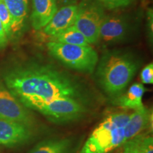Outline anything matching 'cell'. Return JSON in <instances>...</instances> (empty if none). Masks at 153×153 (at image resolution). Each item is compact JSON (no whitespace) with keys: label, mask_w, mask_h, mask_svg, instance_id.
Wrapping results in <instances>:
<instances>
[{"label":"cell","mask_w":153,"mask_h":153,"mask_svg":"<svg viewBox=\"0 0 153 153\" xmlns=\"http://www.w3.org/2000/svg\"><path fill=\"white\" fill-rule=\"evenodd\" d=\"M139 66V60L131 53L107 52L99 60L96 77L104 92L115 99L124 92Z\"/></svg>","instance_id":"7a4b0ae2"},{"label":"cell","mask_w":153,"mask_h":153,"mask_svg":"<svg viewBox=\"0 0 153 153\" xmlns=\"http://www.w3.org/2000/svg\"><path fill=\"white\" fill-rule=\"evenodd\" d=\"M50 55L63 65L83 73H93L99 62V55L91 45H69L50 41L47 43Z\"/></svg>","instance_id":"5b68a950"},{"label":"cell","mask_w":153,"mask_h":153,"mask_svg":"<svg viewBox=\"0 0 153 153\" xmlns=\"http://www.w3.org/2000/svg\"><path fill=\"white\" fill-rule=\"evenodd\" d=\"M148 28H149V34L152 36V10L150 9L148 10Z\"/></svg>","instance_id":"cb8c5ba5"},{"label":"cell","mask_w":153,"mask_h":153,"mask_svg":"<svg viewBox=\"0 0 153 153\" xmlns=\"http://www.w3.org/2000/svg\"><path fill=\"white\" fill-rule=\"evenodd\" d=\"M152 114L149 108L144 105L130 114L129 118L125 126L126 140L133 138L148 128L152 121Z\"/></svg>","instance_id":"7c38bea8"},{"label":"cell","mask_w":153,"mask_h":153,"mask_svg":"<svg viewBox=\"0 0 153 153\" xmlns=\"http://www.w3.org/2000/svg\"><path fill=\"white\" fill-rule=\"evenodd\" d=\"M8 43V37L6 34L2 24L0 21V49H3Z\"/></svg>","instance_id":"7402d4cb"},{"label":"cell","mask_w":153,"mask_h":153,"mask_svg":"<svg viewBox=\"0 0 153 153\" xmlns=\"http://www.w3.org/2000/svg\"><path fill=\"white\" fill-rule=\"evenodd\" d=\"M29 109L43 115L55 123H65L82 118L88 111V106L70 98H56L48 100L30 99L22 102Z\"/></svg>","instance_id":"277c9868"},{"label":"cell","mask_w":153,"mask_h":153,"mask_svg":"<svg viewBox=\"0 0 153 153\" xmlns=\"http://www.w3.org/2000/svg\"><path fill=\"white\" fill-rule=\"evenodd\" d=\"M58 7L54 0H32L30 21L33 28L41 30L52 19Z\"/></svg>","instance_id":"8fae6325"},{"label":"cell","mask_w":153,"mask_h":153,"mask_svg":"<svg viewBox=\"0 0 153 153\" xmlns=\"http://www.w3.org/2000/svg\"><path fill=\"white\" fill-rule=\"evenodd\" d=\"M78 10L79 4L60 7L52 19L43 28L44 33L51 38L73 26Z\"/></svg>","instance_id":"30bf717a"},{"label":"cell","mask_w":153,"mask_h":153,"mask_svg":"<svg viewBox=\"0 0 153 153\" xmlns=\"http://www.w3.org/2000/svg\"><path fill=\"white\" fill-rule=\"evenodd\" d=\"M12 18L11 32L17 33L24 27L28 12V0H2Z\"/></svg>","instance_id":"5bb4252c"},{"label":"cell","mask_w":153,"mask_h":153,"mask_svg":"<svg viewBox=\"0 0 153 153\" xmlns=\"http://www.w3.org/2000/svg\"><path fill=\"white\" fill-rule=\"evenodd\" d=\"M32 137V128L28 126L0 119V145L16 146L28 142Z\"/></svg>","instance_id":"9c48e42d"},{"label":"cell","mask_w":153,"mask_h":153,"mask_svg":"<svg viewBox=\"0 0 153 153\" xmlns=\"http://www.w3.org/2000/svg\"><path fill=\"white\" fill-rule=\"evenodd\" d=\"M7 89L21 103L30 99L70 98L88 106V94L79 80L49 64L30 63L4 74Z\"/></svg>","instance_id":"6da1fadb"},{"label":"cell","mask_w":153,"mask_h":153,"mask_svg":"<svg viewBox=\"0 0 153 153\" xmlns=\"http://www.w3.org/2000/svg\"><path fill=\"white\" fill-rule=\"evenodd\" d=\"M0 21L2 24L4 29L7 37L12 33L11 26H12V18L7 7H6L2 0H0Z\"/></svg>","instance_id":"e0dca14e"},{"label":"cell","mask_w":153,"mask_h":153,"mask_svg":"<svg viewBox=\"0 0 153 153\" xmlns=\"http://www.w3.org/2000/svg\"><path fill=\"white\" fill-rule=\"evenodd\" d=\"M139 145L143 153H153V138L150 135H139Z\"/></svg>","instance_id":"d6986e66"},{"label":"cell","mask_w":153,"mask_h":153,"mask_svg":"<svg viewBox=\"0 0 153 153\" xmlns=\"http://www.w3.org/2000/svg\"><path fill=\"white\" fill-rule=\"evenodd\" d=\"M130 114L119 111L109 114L94 130L79 153H109L126 142L125 126Z\"/></svg>","instance_id":"3957f363"},{"label":"cell","mask_w":153,"mask_h":153,"mask_svg":"<svg viewBox=\"0 0 153 153\" xmlns=\"http://www.w3.org/2000/svg\"><path fill=\"white\" fill-rule=\"evenodd\" d=\"M97 1L104 9H116L128 7L134 0H97Z\"/></svg>","instance_id":"ac0fdd59"},{"label":"cell","mask_w":153,"mask_h":153,"mask_svg":"<svg viewBox=\"0 0 153 153\" xmlns=\"http://www.w3.org/2000/svg\"><path fill=\"white\" fill-rule=\"evenodd\" d=\"M0 119L16 122L30 128L36 122L29 108L3 86H0Z\"/></svg>","instance_id":"52a82bcc"},{"label":"cell","mask_w":153,"mask_h":153,"mask_svg":"<svg viewBox=\"0 0 153 153\" xmlns=\"http://www.w3.org/2000/svg\"><path fill=\"white\" fill-rule=\"evenodd\" d=\"M72 149L71 138H53L39 143L29 153H71Z\"/></svg>","instance_id":"9a60e30c"},{"label":"cell","mask_w":153,"mask_h":153,"mask_svg":"<svg viewBox=\"0 0 153 153\" xmlns=\"http://www.w3.org/2000/svg\"><path fill=\"white\" fill-rule=\"evenodd\" d=\"M123 153H143L139 145V135L124 143Z\"/></svg>","instance_id":"ffe728a7"},{"label":"cell","mask_w":153,"mask_h":153,"mask_svg":"<svg viewBox=\"0 0 153 153\" xmlns=\"http://www.w3.org/2000/svg\"><path fill=\"white\" fill-rule=\"evenodd\" d=\"M105 17L104 8L97 0H84L79 4L74 26L89 43L95 44L99 41V30Z\"/></svg>","instance_id":"8992f818"},{"label":"cell","mask_w":153,"mask_h":153,"mask_svg":"<svg viewBox=\"0 0 153 153\" xmlns=\"http://www.w3.org/2000/svg\"><path fill=\"white\" fill-rule=\"evenodd\" d=\"M51 41L69 45H90L85 36L74 25L57 35L51 37Z\"/></svg>","instance_id":"2e32d148"},{"label":"cell","mask_w":153,"mask_h":153,"mask_svg":"<svg viewBox=\"0 0 153 153\" xmlns=\"http://www.w3.org/2000/svg\"><path fill=\"white\" fill-rule=\"evenodd\" d=\"M140 78L143 84H153V64L150 63L146 65L140 72Z\"/></svg>","instance_id":"44dd1931"},{"label":"cell","mask_w":153,"mask_h":153,"mask_svg":"<svg viewBox=\"0 0 153 153\" xmlns=\"http://www.w3.org/2000/svg\"><path fill=\"white\" fill-rule=\"evenodd\" d=\"M130 23L126 16L112 15L106 16L99 30V41L111 43L122 41L130 31Z\"/></svg>","instance_id":"ba28073f"},{"label":"cell","mask_w":153,"mask_h":153,"mask_svg":"<svg viewBox=\"0 0 153 153\" xmlns=\"http://www.w3.org/2000/svg\"><path fill=\"white\" fill-rule=\"evenodd\" d=\"M54 1L56 3L57 7H62L65 6L78 4V3L82 1V0H54Z\"/></svg>","instance_id":"603a6c76"},{"label":"cell","mask_w":153,"mask_h":153,"mask_svg":"<svg viewBox=\"0 0 153 153\" xmlns=\"http://www.w3.org/2000/svg\"><path fill=\"white\" fill-rule=\"evenodd\" d=\"M145 89L142 84L134 83L129 87L128 90L119 97L113 99V104L123 108L135 110L143 106V97Z\"/></svg>","instance_id":"4fadbf2b"}]
</instances>
